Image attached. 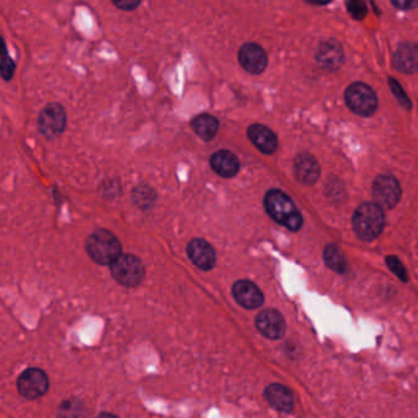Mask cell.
Listing matches in <instances>:
<instances>
[{
    "instance_id": "1",
    "label": "cell",
    "mask_w": 418,
    "mask_h": 418,
    "mask_svg": "<svg viewBox=\"0 0 418 418\" xmlns=\"http://www.w3.org/2000/svg\"><path fill=\"white\" fill-rule=\"evenodd\" d=\"M264 207L269 216L280 226H285L289 230H300L303 224V219L295 203L287 193L280 190L273 188L266 193Z\"/></svg>"
},
{
    "instance_id": "2",
    "label": "cell",
    "mask_w": 418,
    "mask_h": 418,
    "mask_svg": "<svg viewBox=\"0 0 418 418\" xmlns=\"http://www.w3.org/2000/svg\"><path fill=\"white\" fill-rule=\"evenodd\" d=\"M86 249L96 263L110 266L122 254V244L113 233L98 229L89 236L86 241Z\"/></svg>"
},
{
    "instance_id": "3",
    "label": "cell",
    "mask_w": 418,
    "mask_h": 418,
    "mask_svg": "<svg viewBox=\"0 0 418 418\" xmlns=\"http://www.w3.org/2000/svg\"><path fill=\"white\" fill-rule=\"evenodd\" d=\"M353 230L363 241H371L381 235L384 228V213L374 203H365L355 211Z\"/></svg>"
},
{
    "instance_id": "4",
    "label": "cell",
    "mask_w": 418,
    "mask_h": 418,
    "mask_svg": "<svg viewBox=\"0 0 418 418\" xmlns=\"http://www.w3.org/2000/svg\"><path fill=\"white\" fill-rule=\"evenodd\" d=\"M110 272L119 284L126 287L140 285L145 277L143 264L133 254H120L118 259L110 264Z\"/></svg>"
},
{
    "instance_id": "5",
    "label": "cell",
    "mask_w": 418,
    "mask_h": 418,
    "mask_svg": "<svg viewBox=\"0 0 418 418\" xmlns=\"http://www.w3.org/2000/svg\"><path fill=\"white\" fill-rule=\"evenodd\" d=\"M345 102L348 108L361 117H371L378 108V98L374 91L363 82H355L345 91Z\"/></svg>"
},
{
    "instance_id": "6",
    "label": "cell",
    "mask_w": 418,
    "mask_h": 418,
    "mask_svg": "<svg viewBox=\"0 0 418 418\" xmlns=\"http://www.w3.org/2000/svg\"><path fill=\"white\" fill-rule=\"evenodd\" d=\"M18 390L25 399H39L49 390V378L41 368H27L18 378Z\"/></svg>"
},
{
    "instance_id": "7",
    "label": "cell",
    "mask_w": 418,
    "mask_h": 418,
    "mask_svg": "<svg viewBox=\"0 0 418 418\" xmlns=\"http://www.w3.org/2000/svg\"><path fill=\"white\" fill-rule=\"evenodd\" d=\"M372 197L374 204L381 209L394 208L401 197V188L398 180L391 175L378 176L372 185Z\"/></svg>"
},
{
    "instance_id": "8",
    "label": "cell",
    "mask_w": 418,
    "mask_h": 418,
    "mask_svg": "<svg viewBox=\"0 0 418 418\" xmlns=\"http://www.w3.org/2000/svg\"><path fill=\"white\" fill-rule=\"evenodd\" d=\"M66 113L60 104H48L38 117L39 131L48 138L59 136L65 130Z\"/></svg>"
},
{
    "instance_id": "9",
    "label": "cell",
    "mask_w": 418,
    "mask_h": 418,
    "mask_svg": "<svg viewBox=\"0 0 418 418\" xmlns=\"http://www.w3.org/2000/svg\"><path fill=\"white\" fill-rule=\"evenodd\" d=\"M239 61L247 72L259 75L266 70L268 64V58L263 48L257 43H246L240 48Z\"/></svg>"
},
{
    "instance_id": "10",
    "label": "cell",
    "mask_w": 418,
    "mask_h": 418,
    "mask_svg": "<svg viewBox=\"0 0 418 418\" xmlns=\"http://www.w3.org/2000/svg\"><path fill=\"white\" fill-rule=\"evenodd\" d=\"M256 327L266 338L277 340L282 338L287 330L285 320L277 310H264L256 318Z\"/></svg>"
},
{
    "instance_id": "11",
    "label": "cell",
    "mask_w": 418,
    "mask_h": 418,
    "mask_svg": "<svg viewBox=\"0 0 418 418\" xmlns=\"http://www.w3.org/2000/svg\"><path fill=\"white\" fill-rule=\"evenodd\" d=\"M233 295L239 305L249 310H256L263 305V292L254 282L239 280L233 287Z\"/></svg>"
},
{
    "instance_id": "12",
    "label": "cell",
    "mask_w": 418,
    "mask_h": 418,
    "mask_svg": "<svg viewBox=\"0 0 418 418\" xmlns=\"http://www.w3.org/2000/svg\"><path fill=\"white\" fill-rule=\"evenodd\" d=\"M188 254L192 263L202 270H211L216 266V251L206 240L193 239L188 244Z\"/></svg>"
},
{
    "instance_id": "13",
    "label": "cell",
    "mask_w": 418,
    "mask_h": 418,
    "mask_svg": "<svg viewBox=\"0 0 418 418\" xmlns=\"http://www.w3.org/2000/svg\"><path fill=\"white\" fill-rule=\"evenodd\" d=\"M393 65L403 74H414L418 71V44L404 42L400 44L393 58Z\"/></svg>"
},
{
    "instance_id": "14",
    "label": "cell",
    "mask_w": 418,
    "mask_h": 418,
    "mask_svg": "<svg viewBox=\"0 0 418 418\" xmlns=\"http://www.w3.org/2000/svg\"><path fill=\"white\" fill-rule=\"evenodd\" d=\"M294 169L297 180L305 185H313L320 179V164L315 157L308 153H300L297 155L294 163Z\"/></svg>"
},
{
    "instance_id": "15",
    "label": "cell",
    "mask_w": 418,
    "mask_h": 418,
    "mask_svg": "<svg viewBox=\"0 0 418 418\" xmlns=\"http://www.w3.org/2000/svg\"><path fill=\"white\" fill-rule=\"evenodd\" d=\"M247 136L254 146L264 155H273L277 148V138L275 133L264 125L254 124L247 129Z\"/></svg>"
},
{
    "instance_id": "16",
    "label": "cell",
    "mask_w": 418,
    "mask_h": 418,
    "mask_svg": "<svg viewBox=\"0 0 418 418\" xmlns=\"http://www.w3.org/2000/svg\"><path fill=\"white\" fill-rule=\"evenodd\" d=\"M317 60L320 65L328 70L339 69L344 61L343 48L337 41L330 39L320 43L318 52H317Z\"/></svg>"
},
{
    "instance_id": "17",
    "label": "cell",
    "mask_w": 418,
    "mask_h": 418,
    "mask_svg": "<svg viewBox=\"0 0 418 418\" xmlns=\"http://www.w3.org/2000/svg\"><path fill=\"white\" fill-rule=\"evenodd\" d=\"M211 166L223 178H233L240 170V162L230 150H221L211 157Z\"/></svg>"
},
{
    "instance_id": "18",
    "label": "cell",
    "mask_w": 418,
    "mask_h": 418,
    "mask_svg": "<svg viewBox=\"0 0 418 418\" xmlns=\"http://www.w3.org/2000/svg\"><path fill=\"white\" fill-rule=\"evenodd\" d=\"M266 400L273 409L290 412L294 407V396L290 389L282 384H270L264 391Z\"/></svg>"
},
{
    "instance_id": "19",
    "label": "cell",
    "mask_w": 418,
    "mask_h": 418,
    "mask_svg": "<svg viewBox=\"0 0 418 418\" xmlns=\"http://www.w3.org/2000/svg\"><path fill=\"white\" fill-rule=\"evenodd\" d=\"M191 125L195 132L202 138L203 141H211L216 137L219 129V122L209 114L197 115L193 119Z\"/></svg>"
},
{
    "instance_id": "20",
    "label": "cell",
    "mask_w": 418,
    "mask_h": 418,
    "mask_svg": "<svg viewBox=\"0 0 418 418\" xmlns=\"http://www.w3.org/2000/svg\"><path fill=\"white\" fill-rule=\"evenodd\" d=\"M58 418H87L89 411L79 399H66L58 407Z\"/></svg>"
},
{
    "instance_id": "21",
    "label": "cell",
    "mask_w": 418,
    "mask_h": 418,
    "mask_svg": "<svg viewBox=\"0 0 418 418\" xmlns=\"http://www.w3.org/2000/svg\"><path fill=\"white\" fill-rule=\"evenodd\" d=\"M323 257H325V264L334 272L340 273V274L348 272V262L344 257V254L340 252L338 246L333 244H328L325 247Z\"/></svg>"
},
{
    "instance_id": "22",
    "label": "cell",
    "mask_w": 418,
    "mask_h": 418,
    "mask_svg": "<svg viewBox=\"0 0 418 418\" xmlns=\"http://www.w3.org/2000/svg\"><path fill=\"white\" fill-rule=\"evenodd\" d=\"M348 13L355 20H363L368 13L367 5L363 0H348L346 3Z\"/></svg>"
},
{
    "instance_id": "23",
    "label": "cell",
    "mask_w": 418,
    "mask_h": 418,
    "mask_svg": "<svg viewBox=\"0 0 418 418\" xmlns=\"http://www.w3.org/2000/svg\"><path fill=\"white\" fill-rule=\"evenodd\" d=\"M389 86L390 90L393 91V93H394L396 99L399 100V103L401 104L404 108H411V100H410L409 97L405 93L404 90H403V87L400 86L399 82L395 80V79H393V77H390Z\"/></svg>"
},
{
    "instance_id": "24",
    "label": "cell",
    "mask_w": 418,
    "mask_h": 418,
    "mask_svg": "<svg viewBox=\"0 0 418 418\" xmlns=\"http://www.w3.org/2000/svg\"><path fill=\"white\" fill-rule=\"evenodd\" d=\"M152 193H153L152 188H145V186L137 188L136 190H135V192H133V200H135V202H136L140 207L150 206V201L155 200V197H150Z\"/></svg>"
},
{
    "instance_id": "25",
    "label": "cell",
    "mask_w": 418,
    "mask_h": 418,
    "mask_svg": "<svg viewBox=\"0 0 418 418\" xmlns=\"http://www.w3.org/2000/svg\"><path fill=\"white\" fill-rule=\"evenodd\" d=\"M15 63L11 60L9 54H5L0 57V75L3 76L5 80H10L14 75Z\"/></svg>"
},
{
    "instance_id": "26",
    "label": "cell",
    "mask_w": 418,
    "mask_h": 418,
    "mask_svg": "<svg viewBox=\"0 0 418 418\" xmlns=\"http://www.w3.org/2000/svg\"><path fill=\"white\" fill-rule=\"evenodd\" d=\"M386 263L389 266V268L391 269V272L396 274L399 279L404 280V282L407 280V272H406V269H405L404 266L400 262L399 259H396V257H386Z\"/></svg>"
},
{
    "instance_id": "27",
    "label": "cell",
    "mask_w": 418,
    "mask_h": 418,
    "mask_svg": "<svg viewBox=\"0 0 418 418\" xmlns=\"http://www.w3.org/2000/svg\"><path fill=\"white\" fill-rule=\"evenodd\" d=\"M112 1L117 8L125 11L135 10L138 5L141 4V0H112Z\"/></svg>"
},
{
    "instance_id": "28",
    "label": "cell",
    "mask_w": 418,
    "mask_h": 418,
    "mask_svg": "<svg viewBox=\"0 0 418 418\" xmlns=\"http://www.w3.org/2000/svg\"><path fill=\"white\" fill-rule=\"evenodd\" d=\"M391 4L394 5L396 9L412 10L418 6V0H391Z\"/></svg>"
},
{
    "instance_id": "29",
    "label": "cell",
    "mask_w": 418,
    "mask_h": 418,
    "mask_svg": "<svg viewBox=\"0 0 418 418\" xmlns=\"http://www.w3.org/2000/svg\"><path fill=\"white\" fill-rule=\"evenodd\" d=\"M306 1L313 5H325L328 4V3H330L332 0H306Z\"/></svg>"
},
{
    "instance_id": "30",
    "label": "cell",
    "mask_w": 418,
    "mask_h": 418,
    "mask_svg": "<svg viewBox=\"0 0 418 418\" xmlns=\"http://www.w3.org/2000/svg\"><path fill=\"white\" fill-rule=\"evenodd\" d=\"M97 418H118L117 416H114L112 414H107V412H104V414H100L99 416H97Z\"/></svg>"
}]
</instances>
